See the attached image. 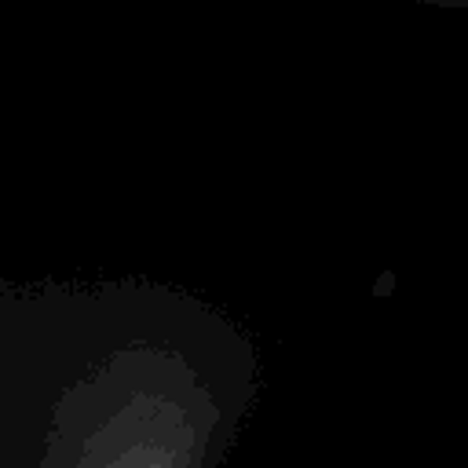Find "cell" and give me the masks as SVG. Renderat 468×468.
Masks as SVG:
<instances>
[{"label":"cell","mask_w":468,"mask_h":468,"mask_svg":"<svg viewBox=\"0 0 468 468\" xmlns=\"http://www.w3.org/2000/svg\"><path fill=\"white\" fill-rule=\"evenodd\" d=\"M201 450V424L183 406L150 402L135 410V431L113 450V457L88 468H194Z\"/></svg>","instance_id":"6da1fadb"}]
</instances>
